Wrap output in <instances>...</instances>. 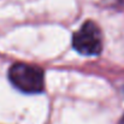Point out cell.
Returning a JSON list of instances; mask_svg holds the SVG:
<instances>
[{
	"instance_id": "obj_3",
	"label": "cell",
	"mask_w": 124,
	"mask_h": 124,
	"mask_svg": "<svg viewBox=\"0 0 124 124\" xmlns=\"http://www.w3.org/2000/svg\"><path fill=\"white\" fill-rule=\"evenodd\" d=\"M122 123H123V124H124V117H123V122H122Z\"/></svg>"
},
{
	"instance_id": "obj_1",
	"label": "cell",
	"mask_w": 124,
	"mask_h": 124,
	"mask_svg": "<svg viewBox=\"0 0 124 124\" xmlns=\"http://www.w3.org/2000/svg\"><path fill=\"white\" fill-rule=\"evenodd\" d=\"M8 78L18 90L28 94L41 93L45 87L43 72L35 65L16 63L8 70Z\"/></svg>"
},
{
	"instance_id": "obj_2",
	"label": "cell",
	"mask_w": 124,
	"mask_h": 124,
	"mask_svg": "<svg viewBox=\"0 0 124 124\" xmlns=\"http://www.w3.org/2000/svg\"><path fill=\"white\" fill-rule=\"evenodd\" d=\"M74 48L83 55H98L102 49L100 28L92 21H87L72 39Z\"/></svg>"
}]
</instances>
